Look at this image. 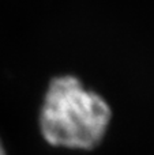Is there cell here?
<instances>
[{"instance_id":"1","label":"cell","mask_w":154,"mask_h":155,"mask_svg":"<svg viewBox=\"0 0 154 155\" xmlns=\"http://www.w3.org/2000/svg\"><path fill=\"white\" fill-rule=\"evenodd\" d=\"M111 116V107L102 97L85 88L75 76L65 75L49 83L40 128L52 146L90 150L102 140Z\"/></svg>"},{"instance_id":"2","label":"cell","mask_w":154,"mask_h":155,"mask_svg":"<svg viewBox=\"0 0 154 155\" xmlns=\"http://www.w3.org/2000/svg\"><path fill=\"white\" fill-rule=\"evenodd\" d=\"M0 155H5L4 147H3V144H2V140H0Z\"/></svg>"}]
</instances>
